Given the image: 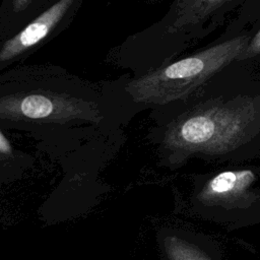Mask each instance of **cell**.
<instances>
[{
    "instance_id": "6",
    "label": "cell",
    "mask_w": 260,
    "mask_h": 260,
    "mask_svg": "<svg viewBox=\"0 0 260 260\" xmlns=\"http://www.w3.org/2000/svg\"><path fill=\"white\" fill-rule=\"evenodd\" d=\"M256 181L252 169L226 170L209 178L203 185L200 199L205 203H229L238 200Z\"/></svg>"
},
{
    "instance_id": "2",
    "label": "cell",
    "mask_w": 260,
    "mask_h": 260,
    "mask_svg": "<svg viewBox=\"0 0 260 260\" xmlns=\"http://www.w3.org/2000/svg\"><path fill=\"white\" fill-rule=\"evenodd\" d=\"M126 75L92 82L54 64H20L0 72V126L57 147L81 146L126 126L141 111Z\"/></svg>"
},
{
    "instance_id": "9",
    "label": "cell",
    "mask_w": 260,
    "mask_h": 260,
    "mask_svg": "<svg viewBox=\"0 0 260 260\" xmlns=\"http://www.w3.org/2000/svg\"><path fill=\"white\" fill-rule=\"evenodd\" d=\"M152 1H156L157 2V1H166V0H152Z\"/></svg>"
},
{
    "instance_id": "3",
    "label": "cell",
    "mask_w": 260,
    "mask_h": 260,
    "mask_svg": "<svg viewBox=\"0 0 260 260\" xmlns=\"http://www.w3.org/2000/svg\"><path fill=\"white\" fill-rule=\"evenodd\" d=\"M247 0H172L165 15L113 47L106 61L131 76L151 72L215 31Z\"/></svg>"
},
{
    "instance_id": "4",
    "label": "cell",
    "mask_w": 260,
    "mask_h": 260,
    "mask_svg": "<svg viewBox=\"0 0 260 260\" xmlns=\"http://www.w3.org/2000/svg\"><path fill=\"white\" fill-rule=\"evenodd\" d=\"M250 26L237 34L221 31L209 44L140 76L126 74L125 90L140 111L152 110L188 96L241 54Z\"/></svg>"
},
{
    "instance_id": "5",
    "label": "cell",
    "mask_w": 260,
    "mask_h": 260,
    "mask_svg": "<svg viewBox=\"0 0 260 260\" xmlns=\"http://www.w3.org/2000/svg\"><path fill=\"white\" fill-rule=\"evenodd\" d=\"M84 0H60L16 34L0 41V72L22 64L29 56L65 31Z\"/></svg>"
},
{
    "instance_id": "8",
    "label": "cell",
    "mask_w": 260,
    "mask_h": 260,
    "mask_svg": "<svg viewBox=\"0 0 260 260\" xmlns=\"http://www.w3.org/2000/svg\"><path fill=\"white\" fill-rule=\"evenodd\" d=\"M161 245L168 260H210L195 246L176 236L165 237Z\"/></svg>"
},
{
    "instance_id": "1",
    "label": "cell",
    "mask_w": 260,
    "mask_h": 260,
    "mask_svg": "<svg viewBox=\"0 0 260 260\" xmlns=\"http://www.w3.org/2000/svg\"><path fill=\"white\" fill-rule=\"evenodd\" d=\"M147 139L167 167L260 156V60L235 59L183 100L150 110Z\"/></svg>"
},
{
    "instance_id": "7",
    "label": "cell",
    "mask_w": 260,
    "mask_h": 260,
    "mask_svg": "<svg viewBox=\"0 0 260 260\" xmlns=\"http://www.w3.org/2000/svg\"><path fill=\"white\" fill-rule=\"evenodd\" d=\"M60 0H1L0 41L16 34Z\"/></svg>"
}]
</instances>
